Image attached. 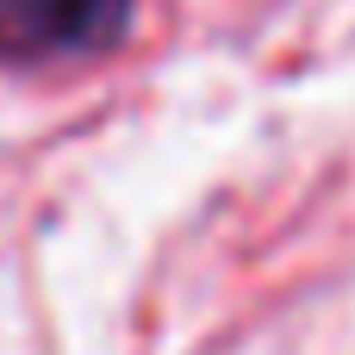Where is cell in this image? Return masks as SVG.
<instances>
[{"mask_svg":"<svg viewBox=\"0 0 355 355\" xmlns=\"http://www.w3.org/2000/svg\"><path fill=\"white\" fill-rule=\"evenodd\" d=\"M131 0H0V62L37 69L125 44Z\"/></svg>","mask_w":355,"mask_h":355,"instance_id":"obj_1","label":"cell"}]
</instances>
